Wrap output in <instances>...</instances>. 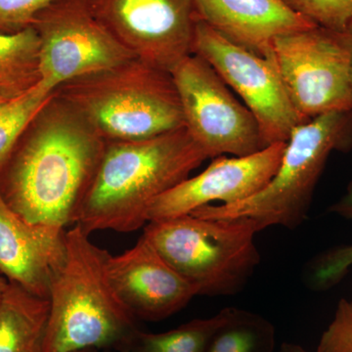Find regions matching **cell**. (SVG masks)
Instances as JSON below:
<instances>
[{
  "mask_svg": "<svg viewBox=\"0 0 352 352\" xmlns=\"http://www.w3.org/2000/svg\"><path fill=\"white\" fill-rule=\"evenodd\" d=\"M54 92L105 141L140 140L185 126L171 74L139 58L74 78Z\"/></svg>",
  "mask_w": 352,
  "mask_h": 352,
  "instance_id": "obj_4",
  "label": "cell"
},
{
  "mask_svg": "<svg viewBox=\"0 0 352 352\" xmlns=\"http://www.w3.org/2000/svg\"><path fill=\"white\" fill-rule=\"evenodd\" d=\"M318 27L342 32L352 24V0H284Z\"/></svg>",
  "mask_w": 352,
  "mask_h": 352,
  "instance_id": "obj_21",
  "label": "cell"
},
{
  "mask_svg": "<svg viewBox=\"0 0 352 352\" xmlns=\"http://www.w3.org/2000/svg\"><path fill=\"white\" fill-rule=\"evenodd\" d=\"M228 314L229 307L223 308L210 318L194 319L164 333L138 330L122 352H205L212 336Z\"/></svg>",
  "mask_w": 352,
  "mask_h": 352,
  "instance_id": "obj_19",
  "label": "cell"
},
{
  "mask_svg": "<svg viewBox=\"0 0 352 352\" xmlns=\"http://www.w3.org/2000/svg\"><path fill=\"white\" fill-rule=\"evenodd\" d=\"M286 142L274 143L249 156L214 157L205 170L178 183L153 201L148 222L192 214L219 201L232 205L254 196L276 173Z\"/></svg>",
  "mask_w": 352,
  "mask_h": 352,
  "instance_id": "obj_12",
  "label": "cell"
},
{
  "mask_svg": "<svg viewBox=\"0 0 352 352\" xmlns=\"http://www.w3.org/2000/svg\"><path fill=\"white\" fill-rule=\"evenodd\" d=\"M7 285H8V280L0 273V300H1L2 295L6 291Z\"/></svg>",
  "mask_w": 352,
  "mask_h": 352,
  "instance_id": "obj_28",
  "label": "cell"
},
{
  "mask_svg": "<svg viewBox=\"0 0 352 352\" xmlns=\"http://www.w3.org/2000/svg\"><path fill=\"white\" fill-rule=\"evenodd\" d=\"M50 302L8 282L0 300V352H43Z\"/></svg>",
  "mask_w": 352,
  "mask_h": 352,
  "instance_id": "obj_16",
  "label": "cell"
},
{
  "mask_svg": "<svg viewBox=\"0 0 352 352\" xmlns=\"http://www.w3.org/2000/svg\"><path fill=\"white\" fill-rule=\"evenodd\" d=\"M76 352H98V351H97V349H85V351H80Z\"/></svg>",
  "mask_w": 352,
  "mask_h": 352,
  "instance_id": "obj_29",
  "label": "cell"
},
{
  "mask_svg": "<svg viewBox=\"0 0 352 352\" xmlns=\"http://www.w3.org/2000/svg\"><path fill=\"white\" fill-rule=\"evenodd\" d=\"M97 20L136 58L170 73L193 54V0H87Z\"/></svg>",
  "mask_w": 352,
  "mask_h": 352,
  "instance_id": "obj_11",
  "label": "cell"
},
{
  "mask_svg": "<svg viewBox=\"0 0 352 352\" xmlns=\"http://www.w3.org/2000/svg\"><path fill=\"white\" fill-rule=\"evenodd\" d=\"M317 352H352V302L342 298L322 333Z\"/></svg>",
  "mask_w": 352,
  "mask_h": 352,
  "instance_id": "obj_22",
  "label": "cell"
},
{
  "mask_svg": "<svg viewBox=\"0 0 352 352\" xmlns=\"http://www.w3.org/2000/svg\"><path fill=\"white\" fill-rule=\"evenodd\" d=\"M106 141L53 92L0 164V196L32 226L66 229L78 212Z\"/></svg>",
  "mask_w": 352,
  "mask_h": 352,
  "instance_id": "obj_1",
  "label": "cell"
},
{
  "mask_svg": "<svg viewBox=\"0 0 352 352\" xmlns=\"http://www.w3.org/2000/svg\"><path fill=\"white\" fill-rule=\"evenodd\" d=\"M207 159L185 127L140 140L106 141L76 224L89 235L138 230L148 223L153 201Z\"/></svg>",
  "mask_w": 352,
  "mask_h": 352,
  "instance_id": "obj_2",
  "label": "cell"
},
{
  "mask_svg": "<svg viewBox=\"0 0 352 352\" xmlns=\"http://www.w3.org/2000/svg\"><path fill=\"white\" fill-rule=\"evenodd\" d=\"M107 271L116 293L135 318L163 320L198 296L144 236L126 252L109 254Z\"/></svg>",
  "mask_w": 352,
  "mask_h": 352,
  "instance_id": "obj_13",
  "label": "cell"
},
{
  "mask_svg": "<svg viewBox=\"0 0 352 352\" xmlns=\"http://www.w3.org/2000/svg\"><path fill=\"white\" fill-rule=\"evenodd\" d=\"M185 129L208 159L244 157L267 147L254 115L206 60L185 57L170 72Z\"/></svg>",
  "mask_w": 352,
  "mask_h": 352,
  "instance_id": "obj_7",
  "label": "cell"
},
{
  "mask_svg": "<svg viewBox=\"0 0 352 352\" xmlns=\"http://www.w3.org/2000/svg\"><path fill=\"white\" fill-rule=\"evenodd\" d=\"M275 346L276 330L270 320L248 310L229 307L228 317L205 352H273Z\"/></svg>",
  "mask_w": 352,
  "mask_h": 352,
  "instance_id": "obj_18",
  "label": "cell"
},
{
  "mask_svg": "<svg viewBox=\"0 0 352 352\" xmlns=\"http://www.w3.org/2000/svg\"><path fill=\"white\" fill-rule=\"evenodd\" d=\"M331 212L346 219H352V183L346 195L333 206Z\"/></svg>",
  "mask_w": 352,
  "mask_h": 352,
  "instance_id": "obj_25",
  "label": "cell"
},
{
  "mask_svg": "<svg viewBox=\"0 0 352 352\" xmlns=\"http://www.w3.org/2000/svg\"><path fill=\"white\" fill-rule=\"evenodd\" d=\"M6 100H2V99H0V103H2V102H4Z\"/></svg>",
  "mask_w": 352,
  "mask_h": 352,
  "instance_id": "obj_30",
  "label": "cell"
},
{
  "mask_svg": "<svg viewBox=\"0 0 352 352\" xmlns=\"http://www.w3.org/2000/svg\"><path fill=\"white\" fill-rule=\"evenodd\" d=\"M65 242L63 261L51 282L43 352L126 351L138 329L111 283L110 254L78 224L66 230Z\"/></svg>",
  "mask_w": 352,
  "mask_h": 352,
  "instance_id": "obj_3",
  "label": "cell"
},
{
  "mask_svg": "<svg viewBox=\"0 0 352 352\" xmlns=\"http://www.w3.org/2000/svg\"><path fill=\"white\" fill-rule=\"evenodd\" d=\"M342 32L344 41H346L347 48H349V55H351V75L352 82V24L344 32Z\"/></svg>",
  "mask_w": 352,
  "mask_h": 352,
  "instance_id": "obj_26",
  "label": "cell"
},
{
  "mask_svg": "<svg viewBox=\"0 0 352 352\" xmlns=\"http://www.w3.org/2000/svg\"><path fill=\"white\" fill-rule=\"evenodd\" d=\"M351 113H326L296 126L276 173L254 196L232 205L204 206L190 214L204 219L247 217L259 231L270 226L298 228L307 219L331 153L352 144Z\"/></svg>",
  "mask_w": 352,
  "mask_h": 352,
  "instance_id": "obj_6",
  "label": "cell"
},
{
  "mask_svg": "<svg viewBox=\"0 0 352 352\" xmlns=\"http://www.w3.org/2000/svg\"><path fill=\"white\" fill-rule=\"evenodd\" d=\"M258 232L247 217L186 214L149 221L142 236L197 295L229 296L243 291L261 263Z\"/></svg>",
  "mask_w": 352,
  "mask_h": 352,
  "instance_id": "obj_5",
  "label": "cell"
},
{
  "mask_svg": "<svg viewBox=\"0 0 352 352\" xmlns=\"http://www.w3.org/2000/svg\"><path fill=\"white\" fill-rule=\"evenodd\" d=\"M39 82V38L36 30L0 34V99L17 98Z\"/></svg>",
  "mask_w": 352,
  "mask_h": 352,
  "instance_id": "obj_17",
  "label": "cell"
},
{
  "mask_svg": "<svg viewBox=\"0 0 352 352\" xmlns=\"http://www.w3.org/2000/svg\"><path fill=\"white\" fill-rule=\"evenodd\" d=\"M279 352H308L300 344H292V342H284L280 347Z\"/></svg>",
  "mask_w": 352,
  "mask_h": 352,
  "instance_id": "obj_27",
  "label": "cell"
},
{
  "mask_svg": "<svg viewBox=\"0 0 352 352\" xmlns=\"http://www.w3.org/2000/svg\"><path fill=\"white\" fill-rule=\"evenodd\" d=\"M53 0H0V34H16L32 28L36 15Z\"/></svg>",
  "mask_w": 352,
  "mask_h": 352,
  "instance_id": "obj_23",
  "label": "cell"
},
{
  "mask_svg": "<svg viewBox=\"0 0 352 352\" xmlns=\"http://www.w3.org/2000/svg\"><path fill=\"white\" fill-rule=\"evenodd\" d=\"M53 92L48 91L38 83L27 94L0 103V164L11 151L30 120Z\"/></svg>",
  "mask_w": 352,
  "mask_h": 352,
  "instance_id": "obj_20",
  "label": "cell"
},
{
  "mask_svg": "<svg viewBox=\"0 0 352 352\" xmlns=\"http://www.w3.org/2000/svg\"><path fill=\"white\" fill-rule=\"evenodd\" d=\"M65 234L66 229L28 223L0 196V273L48 300L51 282L64 259Z\"/></svg>",
  "mask_w": 352,
  "mask_h": 352,
  "instance_id": "obj_15",
  "label": "cell"
},
{
  "mask_svg": "<svg viewBox=\"0 0 352 352\" xmlns=\"http://www.w3.org/2000/svg\"><path fill=\"white\" fill-rule=\"evenodd\" d=\"M272 56L305 120L352 111L351 55L342 32L316 25L285 34L273 41Z\"/></svg>",
  "mask_w": 352,
  "mask_h": 352,
  "instance_id": "obj_8",
  "label": "cell"
},
{
  "mask_svg": "<svg viewBox=\"0 0 352 352\" xmlns=\"http://www.w3.org/2000/svg\"><path fill=\"white\" fill-rule=\"evenodd\" d=\"M352 266V245H342L322 254L311 266L312 283L329 288L339 283Z\"/></svg>",
  "mask_w": 352,
  "mask_h": 352,
  "instance_id": "obj_24",
  "label": "cell"
},
{
  "mask_svg": "<svg viewBox=\"0 0 352 352\" xmlns=\"http://www.w3.org/2000/svg\"><path fill=\"white\" fill-rule=\"evenodd\" d=\"M193 54L206 60L239 95L266 144L287 142L296 126L308 122L289 98L272 55L258 56L243 50L201 21L196 23Z\"/></svg>",
  "mask_w": 352,
  "mask_h": 352,
  "instance_id": "obj_10",
  "label": "cell"
},
{
  "mask_svg": "<svg viewBox=\"0 0 352 352\" xmlns=\"http://www.w3.org/2000/svg\"><path fill=\"white\" fill-rule=\"evenodd\" d=\"M120 352V351H119Z\"/></svg>",
  "mask_w": 352,
  "mask_h": 352,
  "instance_id": "obj_31",
  "label": "cell"
},
{
  "mask_svg": "<svg viewBox=\"0 0 352 352\" xmlns=\"http://www.w3.org/2000/svg\"><path fill=\"white\" fill-rule=\"evenodd\" d=\"M196 19L258 56L272 55L275 38L316 27L284 0H193Z\"/></svg>",
  "mask_w": 352,
  "mask_h": 352,
  "instance_id": "obj_14",
  "label": "cell"
},
{
  "mask_svg": "<svg viewBox=\"0 0 352 352\" xmlns=\"http://www.w3.org/2000/svg\"><path fill=\"white\" fill-rule=\"evenodd\" d=\"M41 87L112 68L134 58L95 18L87 0H53L36 15Z\"/></svg>",
  "mask_w": 352,
  "mask_h": 352,
  "instance_id": "obj_9",
  "label": "cell"
}]
</instances>
